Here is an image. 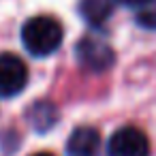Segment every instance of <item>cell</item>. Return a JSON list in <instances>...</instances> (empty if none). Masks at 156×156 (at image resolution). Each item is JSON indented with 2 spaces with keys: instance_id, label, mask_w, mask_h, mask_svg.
<instances>
[{
  "instance_id": "cell-7",
  "label": "cell",
  "mask_w": 156,
  "mask_h": 156,
  "mask_svg": "<svg viewBox=\"0 0 156 156\" xmlns=\"http://www.w3.org/2000/svg\"><path fill=\"white\" fill-rule=\"evenodd\" d=\"M28 118H30V124H32V128H37V130H47V128H51L54 124H56V120H58V111H56V107L51 105V103H34L32 107H30V111H28Z\"/></svg>"
},
{
  "instance_id": "cell-3",
  "label": "cell",
  "mask_w": 156,
  "mask_h": 156,
  "mask_svg": "<svg viewBox=\"0 0 156 156\" xmlns=\"http://www.w3.org/2000/svg\"><path fill=\"white\" fill-rule=\"evenodd\" d=\"M28 86V66L15 54H0V96L13 98Z\"/></svg>"
},
{
  "instance_id": "cell-2",
  "label": "cell",
  "mask_w": 156,
  "mask_h": 156,
  "mask_svg": "<svg viewBox=\"0 0 156 156\" xmlns=\"http://www.w3.org/2000/svg\"><path fill=\"white\" fill-rule=\"evenodd\" d=\"M75 54H77V62L90 73H105L115 62V54L111 45L94 34L83 37L75 47Z\"/></svg>"
},
{
  "instance_id": "cell-9",
  "label": "cell",
  "mask_w": 156,
  "mask_h": 156,
  "mask_svg": "<svg viewBox=\"0 0 156 156\" xmlns=\"http://www.w3.org/2000/svg\"><path fill=\"white\" fill-rule=\"evenodd\" d=\"M115 2H120V5H124V7H130V9H141V7L150 5L152 0H115Z\"/></svg>"
},
{
  "instance_id": "cell-6",
  "label": "cell",
  "mask_w": 156,
  "mask_h": 156,
  "mask_svg": "<svg viewBox=\"0 0 156 156\" xmlns=\"http://www.w3.org/2000/svg\"><path fill=\"white\" fill-rule=\"evenodd\" d=\"M113 5L115 0H81L79 15L90 28H103L113 13Z\"/></svg>"
},
{
  "instance_id": "cell-8",
  "label": "cell",
  "mask_w": 156,
  "mask_h": 156,
  "mask_svg": "<svg viewBox=\"0 0 156 156\" xmlns=\"http://www.w3.org/2000/svg\"><path fill=\"white\" fill-rule=\"evenodd\" d=\"M137 24L147 28V30H156V2L152 0L150 5L141 7L137 13Z\"/></svg>"
},
{
  "instance_id": "cell-5",
  "label": "cell",
  "mask_w": 156,
  "mask_h": 156,
  "mask_svg": "<svg viewBox=\"0 0 156 156\" xmlns=\"http://www.w3.org/2000/svg\"><path fill=\"white\" fill-rule=\"evenodd\" d=\"M101 135L92 126H77L66 141V156H98Z\"/></svg>"
},
{
  "instance_id": "cell-1",
  "label": "cell",
  "mask_w": 156,
  "mask_h": 156,
  "mask_svg": "<svg viewBox=\"0 0 156 156\" xmlns=\"http://www.w3.org/2000/svg\"><path fill=\"white\" fill-rule=\"evenodd\" d=\"M64 39L62 24L51 15H37L30 17L22 26V43L28 54L34 58H47L60 49Z\"/></svg>"
},
{
  "instance_id": "cell-10",
  "label": "cell",
  "mask_w": 156,
  "mask_h": 156,
  "mask_svg": "<svg viewBox=\"0 0 156 156\" xmlns=\"http://www.w3.org/2000/svg\"><path fill=\"white\" fill-rule=\"evenodd\" d=\"M32 156H54V154H49V152H39V154H32Z\"/></svg>"
},
{
  "instance_id": "cell-4",
  "label": "cell",
  "mask_w": 156,
  "mask_h": 156,
  "mask_svg": "<svg viewBox=\"0 0 156 156\" xmlns=\"http://www.w3.org/2000/svg\"><path fill=\"white\" fill-rule=\"evenodd\" d=\"M107 156H150V141L137 126H122L109 137Z\"/></svg>"
}]
</instances>
